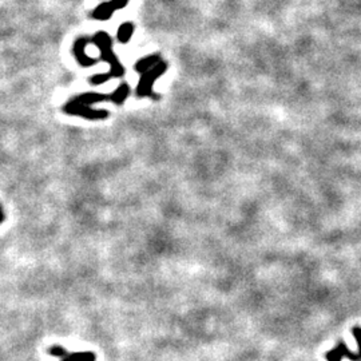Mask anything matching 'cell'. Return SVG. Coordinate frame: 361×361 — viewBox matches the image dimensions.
<instances>
[{
	"mask_svg": "<svg viewBox=\"0 0 361 361\" xmlns=\"http://www.w3.org/2000/svg\"><path fill=\"white\" fill-rule=\"evenodd\" d=\"M338 351L341 352V355L344 356V359H348L351 361H361V356L359 353H353L352 351H349V348L347 347V344L344 341H338L337 344Z\"/></svg>",
	"mask_w": 361,
	"mask_h": 361,
	"instance_id": "1",
	"label": "cell"
},
{
	"mask_svg": "<svg viewBox=\"0 0 361 361\" xmlns=\"http://www.w3.org/2000/svg\"><path fill=\"white\" fill-rule=\"evenodd\" d=\"M325 359L328 361H343L344 356L341 355V352L338 351V348L336 347L334 349H330L329 352H326L325 355Z\"/></svg>",
	"mask_w": 361,
	"mask_h": 361,
	"instance_id": "3",
	"label": "cell"
},
{
	"mask_svg": "<svg viewBox=\"0 0 361 361\" xmlns=\"http://www.w3.org/2000/svg\"><path fill=\"white\" fill-rule=\"evenodd\" d=\"M70 361H95V355L93 352H75L67 353Z\"/></svg>",
	"mask_w": 361,
	"mask_h": 361,
	"instance_id": "2",
	"label": "cell"
},
{
	"mask_svg": "<svg viewBox=\"0 0 361 361\" xmlns=\"http://www.w3.org/2000/svg\"><path fill=\"white\" fill-rule=\"evenodd\" d=\"M48 353L52 355V356H56V357H60V359H63V357L67 356V351H66L65 348L62 347H51L48 349Z\"/></svg>",
	"mask_w": 361,
	"mask_h": 361,
	"instance_id": "4",
	"label": "cell"
},
{
	"mask_svg": "<svg viewBox=\"0 0 361 361\" xmlns=\"http://www.w3.org/2000/svg\"><path fill=\"white\" fill-rule=\"evenodd\" d=\"M62 361H70V360H69V357H63V359H62Z\"/></svg>",
	"mask_w": 361,
	"mask_h": 361,
	"instance_id": "6",
	"label": "cell"
},
{
	"mask_svg": "<svg viewBox=\"0 0 361 361\" xmlns=\"http://www.w3.org/2000/svg\"><path fill=\"white\" fill-rule=\"evenodd\" d=\"M352 334L355 336L357 341V345H359V355L361 356V326H355L352 328Z\"/></svg>",
	"mask_w": 361,
	"mask_h": 361,
	"instance_id": "5",
	"label": "cell"
}]
</instances>
